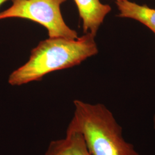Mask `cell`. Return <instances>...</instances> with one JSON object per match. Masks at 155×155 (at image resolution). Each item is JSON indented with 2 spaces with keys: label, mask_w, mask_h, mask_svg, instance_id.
Listing matches in <instances>:
<instances>
[{
  "label": "cell",
  "mask_w": 155,
  "mask_h": 155,
  "mask_svg": "<svg viewBox=\"0 0 155 155\" xmlns=\"http://www.w3.org/2000/svg\"><path fill=\"white\" fill-rule=\"evenodd\" d=\"M67 129L81 133L91 155H141L123 136L122 127L105 105L74 101Z\"/></svg>",
  "instance_id": "7a4b0ae2"
},
{
  "label": "cell",
  "mask_w": 155,
  "mask_h": 155,
  "mask_svg": "<svg viewBox=\"0 0 155 155\" xmlns=\"http://www.w3.org/2000/svg\"><path fill=\"white\" fill-rule=\"evenodd\" d=\"M66 0H12L8 9L0 12V20L20 18L45 27L49 38L78 39V33L70 28L61 15V6Z\"/></svg>",
  "instance_id": "3957f363"
},
{
  "label": "cell",
  "mask_w": 155,
  "mask_h": 155,
  "mask_svg": "<svg viewBox=\"0 0 155 155\" xmlns=\"http://www.w3.org/2000/svg\"><path fill=\"white\" fill-rule=\"evenodd\" d=\"M9 0H0V6L2 4H3L4 3H5L6 1H8Z\"/></svg>",
  "instance_id": "ba28073f"
},
{
  "label": "cell",
  "mask_w": 155,
  "mask_h": 155,
  "mask_svg": "<svg viewBox=\"0 0 155 155\" xmlns=\"http://www.w3.org/2000/svg\"><path fill=\"white\" fill-rule=\"evenodd\" d=\"M115 1H116V0H115Z\"/></svg>",
  "instance_id": "9c48e42d"
},
{
  "label": "cell",
  "mask_w": 155,
  "mask_h": 155,
  "mask_svg": "<svg viewBox=\"0 0 155 155\" xmlns=\"http://www.w3.org/2000/svg\"><path fill=\"white\" fill-rule=\"evenodd\" d=\"M153 128L155 130V114L153 117Z\"/></svg>",
  "instance_id": "52a82bcc"
},
{
  "label": "cell",
  "mask_w": 155,
  "mask_h": 155,
  "mask_svg": "<svg viewBox=\"0 0 155 155\" xmlns=\"http://www.w3.org/2000/svg\"><path fill=\"white\" fill-rule=\"evenodd\" d=\"M95 38L87 33L76 39L49 38L41 41L31 51L27 62L10 75L8 82L21 86L39 81L50 72L79 65L98 54Z\"/></svg>",
  "instance_id": "6da1fadb"
},
{
  "label": "cell",
  "mask_w": 155,
  "mask_h": 155,
  "mask_svg": "<svg viewBox=\"0 0 155 155\" xmlns=\"http://www.w3.org/2000/svg\"><path fill=\"white\" fill-rule=\"evenodd\" d=\"M83 22V32L96 36L111 8L100 0H74Z\"/></svg>",
  "instance_id": "277c9868"
},
{
  "label": "cell",
  "mask_w": 155,
  "mask_h": 155,
  "mask_svg": "<svg viewBox=\"0 0 155 155\" xmlns=\"http://www.w3.org/2000/svg\"><path fill=\"white\" fill-rule=\"evenodd\" d=\"M45 155H91L82 135L67 129L64 138L51 141Z\"/></svg>",
  "instance_id": "5b68a950"
},
{
  "label": "cell",
  "mask_w": 155,
  "mask_h": 155,
  "mask_svg": "<svg viewBox=\"0 0 155 155\" xmlns=\"http://www.w3.org/2000/svg\"><path fill=\"white\" fill-rule=\"evenodd\" d=\"M118 16L141 22L155 35V9L141 5L129 0H116Z\"/></svg>",
  "instance_id": "8992f818"
}]
</instances>
